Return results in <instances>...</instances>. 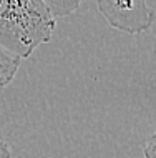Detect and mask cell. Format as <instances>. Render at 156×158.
<instances>
[{"mask_svg": "<svg viewBox=\"0 0 156 158\" xmlns=\"http://www.w3.org/2000/svg\"><path fill=\"white\" fill-rule=\"evenodd\" d=\"M0 158H12V150L5 142H0Z\"/></svg>", "mask_w": 156, "mask_h": 158, "instance_id": "obj_6", "label": "cell"}, {"mask_svg": "<svg viewBox=\"0 0 156 158\" xmlns=\"http://www.w3.org/2000/svg\"><path fill=\"white\" fill-rule=\"evenodd\" d=\"M43 2L47 3L50 12L57 19V17H66V15L73 14L85 0H43Z\"/></svg>", "mask_w": 156, "mask_h": 158, "instance_id": "obj_4", "label": "cell"}, {"mask_svg": "<svg viewBox=\"0 0 156 158\" xmlns=\"http://www.w3.org/2000/svg\"><path fill=\"white\" fill-rule=\"evenodd\" d=\"M20 63H22L20 57L0 47V92L14 82Z\"/></svg>", "mask_w": 156, "mask_h": 158, "instance_id": "obj_3", "label": "cell"}, {"mask_svg": "<svg viewBox=\"0 0 156 158\" xmlns=\"http://www.w3.org/2000/svg\"><path fill=\"white\" fill-rule=\"evenodd\" d=\"M98 8L113 28L125 33H143L154 22L148 0H98Z\"/></svg>", "mask_w": 156, "mask_h": 158, "instance_id": "obj_2", "label": "cell"}, {"mask_svg": "<svg viewBox=\"0 0 156 158\" xmlns=\"http://www.w3.org/2000/svg\"><path fill=\"white\" fill-rule=\"evenodd\" d=\"M143 153H145V158H156V131L146 140Z\"/></svg>", "mask_w": 156, "mask_h": 158, "instance_id": "obj_5", "label": "cell"}, {"mask_svg": "<svg viewBox=\"0 0 156 158\" xmlns=\"http://www.w3.org/2000/svg\"><path fill=\"white\" fill-rule=\"evenodd\" d=\"M55 30V17L43 0H0V47L28 58L47 44Z\"/></svg>", "mask_w": 156, "mask_h": 158, "instance_id": "obj_1", "label": "cell"}]
</instances>
